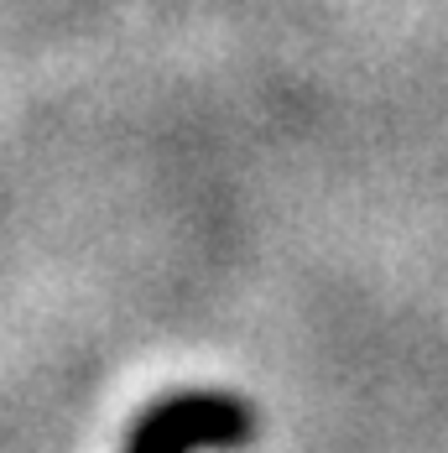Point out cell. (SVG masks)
I'll return each instance as SVG.
<instances>
[{
    "label": "cell",
    "instance_id": "cell-1",
    "mask_svg": "<svg viewBox=\"0 0 448 453\" xmlns=\"http://www.w3.org/2000/svg\"><path fill=\"white\" fill-rule=\"evenodd\" d=\"M256 433V411L235 391H173L135 417L126 453H204L240 449Z\"/></svg>",
    "mask_w": 448,
    "mask_h": 453
}]
</instances>
